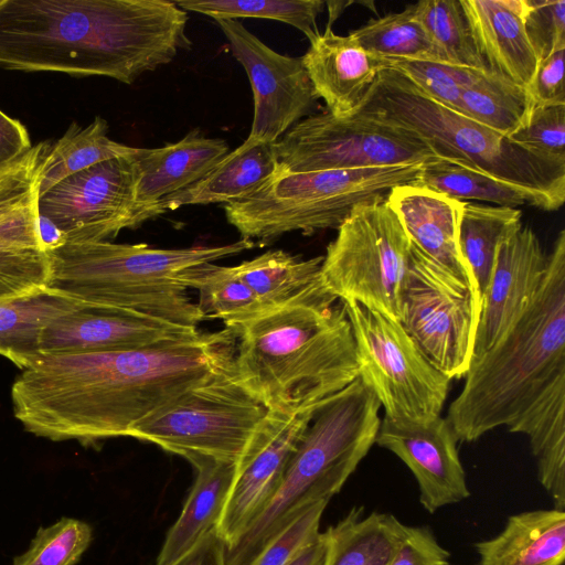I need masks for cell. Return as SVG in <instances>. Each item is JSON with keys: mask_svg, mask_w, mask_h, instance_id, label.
<instances>
[{"mask_svg": "<svg viewBox=\"0 0 565 565\" xmlns=\"http://www.w3.org/2000/svg\"><path fill=\"white\" fill-rule=\"evenodd\" d=\"M230 329L127 351L41 354L11 387L24 429L84 445L127 436L143 417L233 363Z\"/></svg>", "mask_w": 565, "mask_h": 565, "instance_id": "obj_1", "label": "cell"}, {"mask_svg": "<svg viewBox=\"0 0 565 565\" xmlns=\"http://www.w3.org/2000/svg\"><path fill=\"white\" fill-rule=\"evenodd\" d=\"M168 0H0V67L132 84L192 45Z\"/></svg>", "mask_w": 565, "mask_h": 565, "instance_id": "obj_2", "label": "cell"}, {"mask_svg": "<svg viewBox=\"0 0 565 565\" xmlns=\"http://www.w3.org/2000/svg\"><path fill=\"white\" fill-rule=\"evenodd\" d=\"M230 330L236 337L233 374L268 409L318 404L359 377L345 310L320 278Z\"/></svg>", "mask_w": 565, "mask_h": 565, "instance_id": "obj_3", "label": "cell"}, {"mask_svg": "<svg viewBox=\"0 0 565 565\" xmlns=\"http://www.w3.org/2000/svg\"><path fill=\"white\" fill-rule=\"evenodd\" d=\"M565 375V231L547 254L543 281L521 317L491 349L473 358L447 420L471 443L514 423Z\"/></svg>", "mask_w": 565, "mask_h": 565, "instance_id": "obj_4", "label": "cell"}, {"mask_svg": "<svg viewBox=\"0 0 565 565\" xmlns=\"http://www.w3.org/2000/svg\"><path fill=\"white\" fill-rule=\"evenodd\" d=\"M254 246L243 238L222 246L174 249L108 241L65 243L47 252V287L86 305L129 309L198 329L205 319L178 273Z\"/></svg>", "mask_w": 565, "mask_h": 565, "instance_id": "obj_5", "label": "cell"}, {"mask_svg": "<svg viewBox=\"0 0 565 565\" xmlns=\"http://www.w3.org/2000/svg\"><path fill=\"white\" fill-rule=\"evenodd\" d=\"M381 405L355 379L316 409L282 482L260 516L226 548V565H247L264 546L315 503L337 494L375 444Z\"/></svg>", "mask_w": 565, "mask_h": 565, "instance_id": "obj_6", "label": "cell"}, {"mask_svg": "<svg viewBox=\"0 0 565 565\" xmlns=\"http://www.w3.org/2000/svg\"><path fill=\"white\" fill-rule=\"evenodd\" d=\"M352 116L404 128L443 159L461 163L543 196L558 210L565 200V162L515 143L430 99L393 68L381 72Z\"/></svg>", "mask_w": 565, "mask_h": 565, "instance_id": "obj_7", "label": "cell"}, {"mask_svg": "<svg viewBox=\"0 0 565 565\" xmlns=\"http://www.w3.org/2000/svg\"><path fill=\"white\" fill-rule=\"evenodd\" d=\"M423 164L295 173L280 168L254 194L224 204L225 216L243 239L262 246L291 232L338 230L356 206L417 183Z\"/></svg>", "mask_w": 565, "mask_h": 565, "instance_id": "obj_8", "label": "cell"}, {"mask_svg": "<svg viewBox=\"0 0 565 565\" xmlns=\"http://www.w3.org/2000/svg\"><path fill=\"white\" fill-rule=\"evenodd\" d=\"M411 239L385 201L356 206L328 245L319 278L340 302L402 318Z\"/></svg>", "mask_w": 565, "mask_h": 565, "instance_id": "obj_9", "label": "cell"}, {"mask_svg": "<svg viewBox=\"0 0 565 565\" xmlns=\"http://www.w3.org/2000/svg\"><path fill=\"white\" fill-rule=\"evenodd\" d=\"M267 412L235 379L231 365L143 417L127 436L184 458L203 455L238 462Z\"/></svg>", "mask_w": 565, "mask_h": 565, "instance_id": "obj_10", "label": "cell"}, {"mask_svg": "<svg viewBox=\"0 0 565 565\" xmlns=\"http://www.w3.org/2000/svg\"><path fill=\"white\" fill-rule=\"evenodd\" d=\"M341 303L354 338L359 377L384 417L424 425L441 416L451 380L424 358L403 324L360 303Z\"/></svg>", "mask_w": 565, "mask_h": 565, "instance_id": "obj_11", "label": "cell"}, {"mask_svg": "<svg viewBox=\"0 0 565 565\" xmlns=\"http://www.w3.org/2000/svg\"><path fill=\"white\" fill-rule=\"evenodd\" d=\"M274 150L280 168L290 173L443 159L424 139L404 128L359 116L338 118L329 111L297 122L274 143Z\"/></svg>", "mask_w": 565, "mask_h": 565, "instance_id": "obj_12", "label": "cell"}, {"mask_svg": "<svg viewBox=\"0 0 565 565\" xmlns=\"http://www.w3.org/2000/svg\"><path fill=\"white\" fill-rule=\"evenodd\" d=\"M480 307L472 288L412 242L401 323L424 358L450 380L469 370Z\"/></svg>", "mask_w": 565, "mask_h": 565, "instance_id": "obj_13", "label": "cell"}, {"mask_svg": "<svg viewBox=\"0 0 565 565\" xmlns=\"http://www.w3.org/2000/svg\"><path fill=\"white\" fill-rule=\"evenodd\" d=\"M39 214L58 227L66 243L104 242L158 216L135 201L131 154L62 180L39 195Z\"/></svg>", "mask_w": 565, "mask_h": 565, "instance_id": "obj_14", "label": "cell"}, {"mask_svg": "<svg viewBox=\"0 0 565 565\" xmlns=\"http://www.w3.org/2000/svg\"><path fill=\"white\" fill-rule=\"evenodd\" d=\"M51 143L0 164V300L47 287L50 257L39 231V188Z\"/></svg>", "mask_w": 565, "mask_h": 565, "instance_id": "obj_15", "label": "cell"}, {"mask_svg": "<svg viewBox=\"0 0 565 565\" xmlns=\"http://www.w3.org/2000/svg\"><path fill=\"white\" fill-rule=\"evenodd\" d=\"M215 22L252 86L254 117L247 139L275 143L301 118L311 116L319 98L302 58L274 51L238 20Z\"/></svg>", "mask_w": 565, "mask_h": 565, "instance_id": "obj_16", "label": "cell"}, {"mask_svg": "<svg viewBox=\"0 0 565 565\" xmlns=\"http://www.w3.org/2000/svg\"><path fill=\"white\" fill-rule=\"evenodd\" d=\"M322 402L290 412L268 409L237 462L236 476L216 526L226 548L239 540L277 493L287 465Z\"/></svg>", "mask_w": 565, "mask_h": 565, "instance_id": "obj_17", "label": "cell"}, {"mask_svg": "<svg viewBox=\"0 0 565 565\" xmlns=\"http://www.w3.org/2000/svg\"><path fill=\"white\" fill-rule=\"evenodd\" d=\"M458 438L439 416L428 424H399L381 419L375 444L397 456L415 477L419 502L428 513L470 495L460 461Z\"/></svg>", "mask_w": 565, "mask_h": 565, "instance_id": "obj_18", "label": "cell"}, {"mask_svg": "<svg viewBox=\"0 0 565 565\" xmlns=\"http://www.w3.org/2000/svg\"><path fill=\"white\" fill-rule=\"evenodd\" d=\"M546 264L547 254L527 226L499 244L481 298L472 359L491 349L521 317L543 281Z\"/></svg>", "mask_w": 565, "mask_h": 565, "instance_id": "obj_19", "label": "cell"}, {"mask_svg": "<svg viewBox=\"0 0 565 565\" xmlns=\"http://www.w3.org/2000/svg\"><path fill=\"white\" fill-rule=\"evenodd\" d=\"M198 329L124 308L92 306L54 319L41 337V354L135 350Z\"/></svg>", "mask_w": 565, "mask_h": 565, "instance_id": "obj_20", "label": "cell"}, {"mask_svg": "<svg viewBox=\"0 0 565 565\" xmlns=\"http://www.w3.org/2000/svg\"><path fill=\"white\" fill-rule=\"evenodd\" d=\"M301 58L317 96L338 118L354 115L381 72L388 68L385 58L366 52L350 34L338 35L329 26L310 42Z\"/></svg>", "mask_w": 565, "mask_h": 565, "instance_id": "obj_21", "label": "cell"}, {"mask_svg": "<svg viewBox=\"0 0 565 565\" xmlns=\"http://www.w3.org/2000/svg\"><path fill=\"white\" fill-rule=\"evenodd\" d=\"M385 202L409 239L478 295L475 278L458 245L463 202L417 183L393 188Z\"/></svg>", "mask_w": 565, "mask_h": 565, "instance_id": "obj_22", "label": "cell"}, {"mask_svg": "<svg viewBox=\"0 0 565 565\" xmlns=\"http://www.w3.org/2000/svg\"><path fill=\"white\" fill-rule=\"evenodd\" d=\"M226 153L224 139L207 138L199 128L160 148H137L131 154L136 203L160 215L161 200L199 181Z\"/></svg>", "mask_w": 565, "mask_h": 565, "instance_id": "obj_23", "label": "cell"}, {"mask_svg": "<svg viewBox=\"0 0 565 565\" xmlns=\"http://www.w3.org/2000/svg\"><path fill=\"white\" fill-rule=\"evenodd\" d=\"M461 4L489 70L527 88L539 60L525 34L523 0H461Z\"/></svg>", "mask_w": 565, "mask_h": 565, "instance_id": "obj_24", "label": "cell"}, {"mask_svg": "<svg viewBox=\"0 0 565 565\" xmlns=\"http://www.w3.org/2000/svg\"><path fill=\"white\" fill-rule=\"evenodd\" d=\"M185 459L195 469V480L181 513L168 531L156 565H172L215 530L228 499L237 462L203 455Z\"/></svg>", "mask_w": 565, "mask_h": 565, "instance_id": "obj_25", "label": "cell"}, {"mask_svg": "<svg viewBox=\"0 0 565 565\" xmlns=\"http://www.w3.org/2000/svg\"><path fill=\"white\" fill-rule=\"evenodd\" d=\"M274 143L246 139L192 185L157 205L161 214L186 205L231 203L248 198L277 174Z\"/></svg>", "mask_w": 565, "mask_h": 565, "instance_id": "obj_26", "label": "cell"}, {"mask_svg": "<svg viewBox=\"0 0 565 565\" xmlns=\"http://www.w3.org/2000/svg\"><path fill=\"white\" fill-rule=\"evenodd\" d=\"M475 547L478 565H563L565 511L553 508L510 515L498 535Z\"/></svg>", "mask_w": 565, "mask_h": 565, "instance_id": "obj_27", "label": "cell"}, {"mask_svg": "<svg viewBox=\"0 0 565 565\" xmlns=\"http://www.w3.org/2000/svg\"><path fill=\"white\" fill-rule=\"evenodd\" d=\"M527 436L537 479L554 508L565 511V375H561L508 427Z\"/></svg>", "mask_w": 565, "mask_h": 565, "instance_id": "obj_28", "label": "cell"}, {"mask_svg": "<svg viewBox=\"0 0 565 565\" xmlns=\"http://www.w3.org/2000/svg\"><path fill=\"white\" fill-rule=\"evenodd\" d=\"M408 525L391 513L353 507L323 533V565H387L404 540Z\"/></svg>", "mask_w": 565, "mask_h": 565, "instance_id": "obj_29", "label": "cell"}, {"mask_svg": "<svg viewBox=\"0 0 565 565\" xmlns=\"http://www.w3.org/2000/svg\"><path fill=\"white\" fill-rule=\"evenodd\" d=\"M85 305L49 287L0 300V355L20 369L29 366L41 355L44 329L57 317Z\"/></svg>", "mask_w": 565, "mask_h": 565, "instance_id": "obj_30", "label": "cell"}, {"mask_svg": "<svg viewBox=\"0 0 565 565\" xmlns=\"http://www.w3.org/2000/svg\"><path fill=\"white\" fill-rule=\"evenodd\" d=\"M417 184L462 202L477 200L508 207L527 204L553 211L547 200L531 190L444 159L425 162L420 168Z\"/></svg>", "mask_w": 565, "mask_h": 565, "instance_id": "obj_31", "label": "cell"}, {"mask_svg": "<svg viewBox=\"0 0 565 565\" xmlns=\"http://www.w3.org/2000/svg\"><path fill=\"white\" fill-rule=\"evenodd\" d=\"M522 212L516 207L463 202L458 245L481 298L487 289L499 244L522 226Z\"/></svg>", "mask_w": 565, "mask_h": 565, "instance_id": "obj_32", "label": "cell"}, {"mask_svg": "<svg viewBox=\"0 0 565 565\" xmlns=\"http://www.w3.org/2000/svg\"><path fill=\"white\" fill-rule=\"evenodd\" d=\"M178 279L186 289L199 291L198 307L204 319H221L227 329L270 308L243 281L235 266L203 263L179 271Z\"/></svg>", "mask_w": 565, "mask_h": 565, "instance_id": "obj_33", "label": "cell"}, {"mask_svg": "<svg viewBox=\"0 0 565 565\" xmlns=\"http://www.w3.org/2000/svg\"><path fill=\"white\" fill-rule=\"evenodd\" d=\"M107 132L108 124L100 116L84 128L72 122L65 134L50 146L42 167L39 195L75 173L136 151L134 147L111 140Z\"/></svg>", "mask_w": 565, "mask_h": 565, "instance_id": "obj_34", "label": "cell"}, {"mask_svg": "<svg viewBox=\"0 0 565 565\" xmlns=\"http://www.w3.org/2000/svg\"><path fill=\"white\" fill-rule=\"evenodd\" d=\"M534 105L527 88L481 70L461 94L460 114L510 137L525 126Z\"/></svg>", "mask_w": 565, "mask_h": 565, "instance_id": "obj_35", "label": "cell"}, {"mask_svg": "<svg viewBox=\"0 0 565 565\" xmlns=\"http://www.w3.org/2000/svg\"><path fill=\"white\" fill-rule=\"evenodd\" d=\"M323 256L302 259L281 249L268 250L236 265L243 281L266 307L284 305L319 278Z\"/></svg>", "mask_w": 565, "mask_h": 565, "instance_id": "obj_36", "label": "cell"}, {"mask_svg": "<svg viewBox=\"0 0 565 565\" xmlns=\"http://www.w3.org/2000/svg\"><path fill=\"white\" fill-rule=\"evenodd\" d=\"M349 34L362 49L377 57L445 62L417 19L413 4L401 12L370 20Z\"/></svg>", "mask_w": 565, "mask_h": 565, "instance_id": "obj_37", "label": "cell"}, {"mask_svg": "<svg viewBox=\"0 0 565 565\" xmlns=\"http://www.w3.org/2000/svg\"><path fill=\"white\" fill-rule=\"evenodd\" d=\"M174 2L184 11L201 13L214 20L280 21L299 30L309 42L320 34L317 19L326 4L321 0H178Z\"/></svg>", "mask_w": 565, "mask_h": 565, "instance_id": "obj_38", "label": "cell"}, {"mask_svg": "<svg viewBox=\"0 0 565 565\" xmlns=\"http://www.w3.org/2000/svg\"><path fill=\"white\" fill-rule=\"evenodd\" d=\"M414 12L446 63L489 70L471 33L461 0H423Z\"/></svg>", "mask_w": 565, "mask_h": 565, "instance_id": "obj_39", "label": "cell"}, {"mask_svg": "<svg viewBox=\"0 0 565 565\" xmlns=\"http://www.w3.org/2000/svg\"><path fill=\"white\" fill-rule=\"evenodd\" d=\"M385 60L390 68L406 77L430 99L458 113L463 89L481 71L428 60Z\"/></svg>", "mask_w": 565, "mask_h": 565, "instance_id": "obj_40", "label": "cell"}, {"mask_svg": "<svg viewBox=\"0 0 565 565\" xmlns=\"http://www.w3.org/2000/svg\"><path fill=\"white\" fill-rule=\"evenodd\" d=\"M90 541L92 529L86 522L62 518L40 527L29 548L12 565H75Z\"/></svg>", "mask_w": 565, "mask_h": 565, "instance_id": "obj_41", "label": "cell"}, {"mask_svg": "<svg viewBox=\"0 0 565 565\" xmlns=\"http://www.w3.org/2000/svg\"><path fill=\"white\" fill-rule=\"evenodd\" d=\"M509 138L534 153L565 162V105H534L525 126Z\"/></svg>", "mask_w": 565, "mask_h": 565, "instance_id": "obj_42", "label": "cell"}, {"mask_svg": "<svg viewBox=\"0 0 565 565\" xmlns=\"http://www.w3.org/2000/svg\"><path fill=\"white\" fill-rule=\"evenodd\" d=\"M523 2L525 34L539 62L565 50V0Z\"/></svg>", "mask_w": 565, "mask_h": 565, "instance_id": "obj_43", "label": "cell"}, {"mask_svg": "<svg viewBox=\"0 0 565 565\" xmlns=\"http://www.w3.org/2000/svg\"><path fill=\"white\" fill-rule=\"evenodd\" d=\"M328 503L329 500H322L308 508L269 541L247 565H287L320 533L321 516Z\"/></svg>", "mask_w": 565, "mask_h": 565, "instance_id": "obj_44", "label": "cell"}, {"mask_svg": "<svg viewBox=\"0 0 565 565\" xmlns=\"http://www.w3.org/2000/svg\"><path fill=\"white\" fill-rule=\"evenodd\" d=\"M450 553L428 526H408L387 565H448Z\"/></svg>", "mask_w": 565, "mask_h": 565, "instance_id": "obj_45", "label": "cell"}, {"mask_svg": "<svg viewBox=\"0 0 565 565\" xmlns=\"http://www.w3.org/2000/svg\"><path fill=\"white\" fill-rule=\"evenodd\" d=\"M564 52L539 62L527 90L535 105H565Z\"/></svg>", "mask_w": 565, "mask_h": 565, "instance_id": "obj_46", "label": "cell"}, {"mask_svg": "<svg viewBox=\"0 0 565 565\" xmlns=\"http://www.w3.org/2000/svg\"><path fill=\"white\" fill-rule=\"evenodd\" d=\"M32 147L26 127L0 110V164L21 157Z\"/></svg>", "mask_w": 565, "mask_h": 565, "instance_id": "obj_47", "label": "cell"}, {"mask_svg": "<svg viewBox=\"0 0 565 565\" xmlns=\"http://www.w3.org/2000/svg\"><path fill=\"white\" fill-rule=\"evenodd\" d=\"M226 545L216 529L172 565H226Z\"/></svg>", "mask_w": 565, "mask_h": 565, "instance_id": "obj_48", "label": "cell"}, {"mask_svg": "<svg viewBox=\"0 0 565 565\" xmlns=\"http://www.w3.org/2000/svg\"><path fill=\"white\" fill-rule=\"evenodd\" d=\"M326 548V536L323 532H320L318 536L303 546L287 565H323Z\"/></svg>", "mask_w": 565, "mask_h": 565, "instance_id": "obj_49", "label": "cell"}, {"mask_svg": "<svg viewBox=\"0 0 565 565\" xmlns=\"http://www.w3.org/2000/svg\"><path fill=\"white\" fill-rule=\"evenodd\" d=\"M38 231L41 244L46 252H51L65 244V237L58 227L46 216L39 214Z\"/></svg>", "mask_w": 565, "mask_h": 565, "instance_id": "obj_50", "label": "cell"}, {"mask_svg": "<svg viewBox=\"0 0 565 565\" xmlns=\"http://www.w3.org/2000/svg\"><path fill=\"white\" fill-rule=\"evenodd\" d=\"M352 2H344V1H328L326 4L328 6L329 10V22L327 26L331 28V24L337 20V18L341 14V12L344 10V8Z\"/></svg>", "mask_w": 565, "mask_h": 565, "instance_id": "obj_51", "label": "cell"}, {"mask_svg": "<svg viewBox=\"0 0 565 565\" xmlns=\"http://www.w3.org/2000/svg\"><path fill=\"white\" fill-rule=\"evenodd\" d=\"M448 565H454V564H450V563H449Z\"/></svg>", "mask_w": 565, "mask_h": 565, "instance_id": "obj_52", "label": "cell"}]
</instances>
